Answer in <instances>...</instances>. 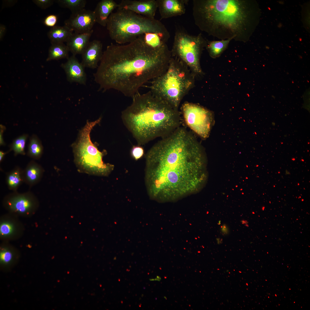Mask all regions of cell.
Masks as SVG:
<instances>
[{
    "mask_svg": "<svg viewBox=\"0 0 310 310\" xmlns=\"http://www.w3.org/2000/svg\"><path fill=\"white\" fill-rule=\"evenodd\" d=\"M181 110L186 125L202 138H208L214 122L212 112L202 106L188 102L182 104Z\"/></svg>",
    "mask_w": 310,
    "mask_h": 310,
    "instance_id": "obj_9",
    "label": "cell"
},
{
    "mask_svg": "<svg viewBox=\"0 0 310 310\" xmlns=\"http://www.w3.org/2000/svg\"><path fill=\"white\" fill-rule=\"evenodd\" d=\"M100 287H101V285H100Z\"/></svg>",
    "mask_w": 310,
    "mask_h": 310,
    "instance_id": "obj_39",
    "label": "cell"
},
{
    "mask_svg": "<svg viewBox=\"0 0 310 310\" xmlns=\"http://www.w3.org/2000/svg\"><path fill=\"white\" fill-rule=\"evenodd\" d=\"M100 119L88 122L82 130L78 142L74 147L75 158L80 168L90 174L106 176L114 166L103 161V152L98 150L92 142L90 133L93 128L100 121Z\"/></svg>",
    "mask_w": 310,
    "mask_h": 310,
    "instance_id": "obj_7",
    "label": "cell"
},
{
    "mask_svg": "<svg viewBox=\"0 0 310 310\" xmlns=\"http://www.w3.org/2000/svg\"><path fill=\"white\" fill-rule=\"evenodd\" d=\"M93 32L92 30L89 32L83 33L73 32L66 42V44L72 55L75 56L83 53L90 42V39Z\"/></svg>",
    "mask_w": 310,
    "mask_h": 310,
    "instance_id": "obj_17",
    "label": "cell"
},
{
    "mask_svg": "<svg viewBox=\"0 0 310 310\" xmlns=\"http://www.w3.org/2000/svg\"><path fill=\"white\" fill-rule=\"evenodd\" d=\"M56 2L61 7L69 9L71 13L84 9L87 3L86 0H57Z\"/></svg>",
    "mask_w": 310,
    "mask_h": 310,
    "instance_id": "obj_26",
    "label": "cell"
},
{
    "mask_svg": "<svg viewBox=\"0 0 310 310\" xmlns=\"http://www.w3.org/2000/svg\"><path fill=\"white\" fill-rule=\"evenodd\" d=\"M23 171L18 166L15 167L6 175V181L8 189L13 191H17L23 183Z\"/></svg>",
    "mask_w": 310,
    "mask_h": 310,
    "instance_id": "obj_22",
    "label": "cell"
},
{
    "mask_svg": "<svg viewBox=\"0 0 310 310\" xmlns=\"http://www.w3.org/2000/svg\"><path fill=\"white\" fill-rule=\"evenodd\" d=\"M144 150L140 145H138L133 146L131 151V154L132 157L136 160L140 159L143 156Z\"/></svg>",
    "mask_w": 310,
    "mask_h": 310,
    "instance_id": "obj_28",
    "label": "cell"
},
{
    "mask_svg": "<svg viewBox=\"0 0 310 310\" xmlns=\"http://www.w3.org/2000/svg\"><path fill=\"white\" fill-rule=\"evenodd\" d=\"M96 22L93 11L85 8L71 13L64 22V25L75 33H83L91 31Z\"/></svg>",
    "mask_w": 310,
    "mask_h": 310,
    "instance_id": "obj_11",
    "label": "cell"
},
{
    "mask_svg": "<svg viewBox=\"0 0 310 310\" xmlns=\"http://www.w3.org/2000/svg\"><path fill=\"white\" fill-rule=\"evenodd\" d=\"M10 150H9L8 151L6 152H4L2 150L0 151V162H1L3 160L4 158L5 155V154H7L9 152H10Z\"/></svg>",
    "mask_w": 310,
    "mask_h": 310,
    "instance_id": "obj_33",
    "label": "cell"
},
{
    "mask_svg": "<svg viewBox=\"0 0 310 310\" xmlns=\"http://www.w3.org/2000/svg\"><path fill=\"white\" fill-rule=\"evenodd\" d=\"M118 3L113 0H102L97 4L93 11L96 22L106 27L108 18L115 9L118 8Z\"/></svg>",
    "mask_w": 310,
    "mask_h": 310,
    "instance_id": "obj_18",
    "label": "cell"
},
{
    "mask_svg": "<svg viewBox=\"0 0 310 310\" xmlns=\"http://www.w3.org/2000/svg\"><path fill=\"white\" fill-rule=\"evenodd\" d=\"M161 19L182 15L186 11L187 0H157Z\"/></svg>",
    "mask_w": 310,
    "mask_h": 310,
    "instance_id": "obj_16",
    "label": "cell"
},
{
    "mask_svg": "<svg viewBox=\"0 0 310 310\" xmlns=\"http://www.w3.org/2000/svg\"><path fill=\"white\" fill-rule=\"evenodd\" d=\"M208 42L201 33L197 35H191L183 28L177 26L170 50L171 56L183 62L195 76L202 75L200 57Z\"/></svg>",
    "mask_w": 310,
    "mask_h": 310,
    "instance_id": "obj_8",
    "label": "cell"
},
{
    "mask_svg": "<svg viewBox=\"0 0 310 310\" xmlns=\"http://www.w3.org/2000/svg\"><path fill=\"white\" fill-rule=\"evenodd\" d=\"M118 280H119V281H120V279H119Z\"/></svg>",
    "mask_w": 310,
    "mask_h": 310,
    "instance_id": "obj_38",
    "label": "cell"
},
{
    "mask_svg": "<svg viewBox=\"0 0 310 310\" xmlns=\"http://www.w3.org/2000/svg\"><path fill=\"white\" fill-rule=\"evenodd\" d=\"M164 298L165 299H166V300L167 299V298H166V297L164 296Z\"/></svg>",
    "mask_w": 310,
    "mask_h": 310,
    "instance_id": "obj_36",
    "label": "cell"
},
{
    "mask_svg": "<svg viewBox=\"0 0 310 310\" xmlns=\"http://www.w3.org/2000/svg\"><path fill=\"white\" fill-rule=\"evenodd\" d=\"M28 135L25 134L14 140L10 145L9 150H13L15 156L18 154L25 155V148Z\"/></svg>",
    "mask_w": 310,
    "mask_h": 310,
    "instance_id": "obj_27",
    "label": "cell"
},
{
    "mask_svg": "<svg viewBox=\"0 0 310 310\" xmlns=\"http://www.w3.org/2000/svg\"><path fill=\"white\" fill-rule=\"evenodd\" d=\"M44 171L42 166L34 160L30 161L23 171L24 182L31 187L39 182Z\"/></svg>",
    "mask_w": 310,
    "mask_h": 310,
    "instance_id": "obj_19",
    "label": "cell"
},
{
    "mask_svg": "<svg viewBox=\"0 0 310 310\" xmlns=\"http://www.w3.org/2000/svg\"><path fill=\"white\" fill-rule=\"evenodd\" d=\"M19 254L10 245L4 243L0 249V265L2 268L8 269L14 265L19 258Z\"/></svg>",
    "mask_w": 310,
    "mask_h": 310,
    "instance_id": "obj_20",
    "label": "cell"
},
{
    "mask_svg": "<svg viewBox=\"0 0 310 310\" xmlns=\"http://www.w3.org/2000/svg\"><path fill=\"white\" fill-rule=\"evenodd\" d=\"M17 216L10 213L1 217L0 223V235L5 241L15 240L20 237L24 227Z\"/></svg>",
    "mask_w": 310,
    "mask_h": 310,
    "instance_id": "obj_12",
    "label": "cell"
},
{
    "mask_svg": "<svg viewBox=\"0 0 310 310\" xmlns=\"http://www.w3.org/2000/svg\"><path fill=\"white\" fill-rule=\"evenodd\" d=\"M161 138L146 155L145 180L150 197L171 201L200 191L207 179V160L195 136L180 126Z\"/></svg>",
    "mask_w": 310,
    "mask_h": 310,
    "instance_id": "obj_1",
    "label": "cell"
},
{
    "mask_svg": "<svg viewBox=\"0 0 310 310\" xmlns=\"http://www.w3.org/2000/svg\"><path fill=\"white\" fill-rule=\"evenodd\" d=\"M43 147L41 142L36 135H33L30 137L28 147V156L35 160L40 159L43 152Z\"/></svg>",
    "mask_w": 310,
    "mask_h": 310,
    "instance_id": "obj_25",
    "label": "cell"
},
{
    "mask_svg": "<svg viewBox=\"0 0 310 310\" xmlns=\"http://www.w3.org/2000/svg\"><path fill=\"white\" fill-rule=\"evenodd\" d=\"M5 26L2 24L0 26V39L1 40L4 36L6 31Z\"/></svg>",
    "mask_w": 310,
    "mask_h": 310,
    "instance_id": "obj_32",
    "label": "cell"
},
{
    "mask_svg": "<svg viewBox=\"0 0 310 310\" xmlns=\"http://www.w3.org/2000/svg\"><path fill=\"white\" fill-rule=\"evenodd\" d=\"M245 3L241 0H193L195 24L202 31L221 40L244 41Z\"/></svg>",
    "mask_w": 310,
    "mask_h": 310,
    "instance_id": "obj_4",
    "label": "cell"
},
{
    "mask_svg": "<svg viewBox=\"0 0 310 310\" xmlns=\"http://www.w3.org/2000/svg\"><path fill=\"white\" fill-rule=\"evenodd\" d=\"M144 34L126 44L107 46L94 75L100 90L114 89L132 98L144 84L166 71L170 50L167 46H152Z\"/></svg>",
    "mask_w": 310,
    "mask_h": 310,
    "instance_id": "obj_2",
    "label": "cell"
},
{
    "mask_svg": "<svg viewBox=\"0 0 310 310\" xmlns=\"http://www.w3.org/2000/svg\"><path fill=\"white\" fill-rule=\"evenodd\" d=\"M61 66L65 71L68 82L86 85L87 77L85 68L75 56L72 55L69 57L67 61L61 64Z\"/></svg>",
    "mask_w": 310,
    "mask_h": 310,
    "instance_id": "obj_14",
    "label": "cell"
},
{
    "mask_svg": "<svg viewBox=\"0 0 310 310\" xmlns=\"http://www.w3.org/2000/svg\"><path fill=\"white\" fill-rule=\"evenodd\" d=\"M106 27L110 38L118 44L128 43L146 33L170 35L160 21L122 9L117 8L111 14Z\"/></svg>",
    "mask_w": 310,
    "mask_h": 310,
    "instance_id": "obj_6",
    "label": "cell"
},
{
    "mask_svg": "<svg viewBox=\"0 0 310 310\" xmlns=\"http://www.w3.org/2000/svg\"><path fill=\"white\" fill-rule=\"evenodd\" d=\"M149 280L150 281H154V278H150Z\"/></svg>",
    "mask_w": 310,
    "mask_h": 310,
    "instance_id": "obj_35",
    "label": "cell"
},
{
    "mask_svg": "<svg viewBox=\"0 0 310 310\" xmlns=\"http://www.w3.org/2000/svg\"><path fill=\"white\" fill-rule=\"evenodd\" d=\"M102 44L100 41L94 40L90 42L82 55L81 63L85 67L92 69L97 68L98 63L102 58Z\"/></svg>",
    "mask_w": 310,
    "mask_h": 310,
    "instance_id": "obj_15",
    "label": "cell"
},
{
    "mask_svg": "<svg viewBox=\"0 0 310 310\" xmlns=\"http://www.w3.org/2000/svg\"><path fill=\"white\" fill-rule=\"evenodd\" d=\"M121 113L124 124L138 145L163 137L180 126V113L154 96L150 90L138 93Z\"/></svg>",
    "mask_w": 310,
    "mask_h": 310,
    "instance_id": "obj_3",
    "label": "cell"
},
{
    "mask_svg": "<svg viewBox=\"0 0 310 310\" xmlns=\"http://www.w3.org/2000/svg\"><path fill=\"white\" fill-rule=\"evenodd\" d=\"M33 2L42 9H45L52 5L54 3L53 0H34Z\"/></svg>",
    "mask_w": 310,
    "mask_h": 310,
    "instance_id": "obj_29",
    "label": "cell"
},
{
    "mask_svg": "<svg viewBox=\"0 0 310 310\" xmlns=\"http://www.w3.org/2000/svg\"><path fill=\"white\" fill-rule=\"evenodd\" d=\"M141 296H142V297H143V296H144V294H142Z\"/></svg>",
    "mask_w": 310,
    "mask_h": 310,
    "instance_id": "obj_37",
    "label": "cell"
},
{
    "mask_svg": "<svg viewBox=\"0 0 310 310\" xmlns=\"http://www.w3.org/2000/svg\"><path fill=\"white\" fill-rule=\"evenodd\" d=\"M57 20V16L54 14L48 16L44 21V24L47 26L53 27L55 26Z\"/></svg>",
    "mask_w": 310,
    "mask_h": 310,
    "instance_id": "obj_30",
    "label": "cell"
},
{
    "mask_svg": "<svg viewBox=\"0 0 310 310\" xmlns=\"http://www.w3.org/2000/svg\"><path fill=\"white\" fill-rule=\"evenodd\" d=\"M161 278L160 277L157 276L156 278H154L155 281H160L161 280Z\"/></svg>",
    "mask_w": 310,
    "mask_h": 310,
    "instance_id": "obj_34",
    "label": "cell"
},
{
    "mask_svg": "<svg viewBox=\"0 0 310 310\" xmlns=\"http://www.w3.org/2000/svg\"><path fill=\"white\" fill-rule=\"evenodd\" d=\"M3 205L10 213L16 216L27 217L34 214L39 207V202L31 192L20 193L16 191L5 196Z\"/></svg>",
    "mask_w": 310,
    "mask_h": 310,
    "instance_id": "obj_10",
    "label": "cell"
},
{
    "mask_svg": "<svg viewBox=\"0 0 310 310\" xmlns=\"http://www.w3.org/2000/svg\"><path fill=\"white\" fill-rule=\"evenodd\" d=\"M195 77L183 62L171 57L166 71L151 80L148 87L154 96L179 110L183 99L194 86Z\"/></svg>",
    "mask_w": 310,
    "mask_h": 310,
    "instance_id": "obj_5",
    "label": "cell"
},
{
    "mask_svg": "<svg viewBox=\"0 0 310 310\" xmlns=\"http://www.w3.org/2000/svg\"><path fill=\"white\" fill-rule=\"evenodd\" d=\"M6 129L5 126L1 124L0 125V146H4L5 145V143L4 141L3 138V133Z\"/></svg>",
    "mask_w": 310,
    "mask_h": 310,
    "instance_id": "obj_31",
    "label": "cell"
},
{
    "mask_svg": "<svg viewBox=\"0 0 310 310\" xmlns=\"http://www.w3.org/2000/svg\"><path fill=\"white\" fill-rule=\"evenodd\" d=\"M69 50L64 43L52 44L49 50L47 61L67 59L69 57Z\"/></svg>",
    "mask_w": 310,
    "mask_h": 310,
    "instance_id": "obj_23",
    "label": "cell"
},
{
    "mask_svg": "<svg viewBox=\"0 0 310 310\" xmlns=\"http://www.w3.org/2000/svg\"><path fill=\"white\" fill-rule=\"evenodd\" d=\"M117 8L128 10L150 18H154L158 8L157 0H122Z\"/></svg>",
    "mask_w": 310,
    "mask_h": 310,
    "instance_id": "obj_13",
    "label": "cell"
},
{
    "mask_svg": "<svg viewBox=\"0 0 310 310\" xmlns=\"http://www.w3.org/2000/svg\"><path fill=\"white\" fill-rule=\"evenodd\" d=\"M73 32L67 26H55L47 34L51 44L64 43L67 41Z\"/></svg>",
    "mask_w": 310,
    "mask_h": 310,
    "instance_id": "obj_21",
    "label": "cell"
},
{
    "mask_svg": "<svg viewBox=\"0 0 310 310\" xmlns=\"http://www.w3.org/2000/svg\"><path fill=\"white\" fill-rule=\"evenodd\" d=\"M230 39L219 41H208L206 47L210 57L213 58L218 57L226 48L230 41Z\"/></svg>",
    "mask_w": 310,
    "mask_h": 310,
    "instance_id": "obj_24",
    "label": "cell"
}]
</instances>
